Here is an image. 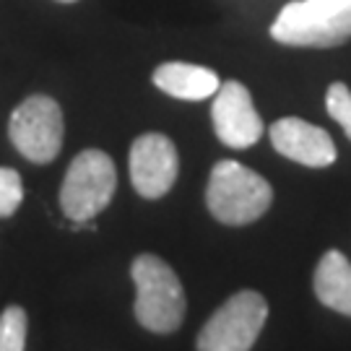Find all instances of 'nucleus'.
Listing matches in <instances>:
<instances>
[{
  "label": "nucleus",
  "instance_id": "nucleus-1",
  "mask_svg": "<svg viewBox=\"0 0 351 351\" xmlns=\"http://www.w3.org/2000/svg\"><path fill=\"white\" fill-rule=\"evenodd\" d=\"M130 276L136 284V320L151 333H175L185 320L188 300L172 265L159 255L143 252L130 265Z\"/></svg>",
  "mask_w": 351,
  "mask_h": 351
},
{
  "label": "nucleus",
  "instance_id": "nucleus-2",
  "mask_svg": "<svg viewBox=\"0 0 351 351\" xmlns=\"http://www.w3.org/2000/svg\"><path fill=\"white\" fill-rule=\"evenodd\" d=\"M271 37L287 47H339L351 39V0H291Z\"/></svg>",
  "mask_w": 351,
  "mask_h": 351
},
{
  "label": "nucleus",
  "instance_id": "nucleus-3",
  "mask_svg": "<svg viewBox=\"0 0 351 351\" xmlns=\"http://www.w3.org/2000/svg\"><path fill=\"white\" fill-rule=\"evenodd\" d=\"M274 190L268 180L252 172L250 167L224 159L211 169L206 206L216 221L229 226L252 224L271 208Z\"/></svg>",
  "mask_w": 351,
  "mask_h": 351
},
{
  "label": "nucleus",
  "instance_id": "nucleus-4",
  "mask_svg": "<svg viewBox=\"0 0 351 351\" xmlns=\"http://www.w3.org/2000/svg\"><path fill=\"white\" fill-rule=\"evenodd\" d=\"M117 190V169L110 154L86 149L75 156L60 188V208L73 224H88L99 216Z\"/></svg>",
  "mask_w": 351,
  "mask_h": 351
},
{
  "label": "nucleus",
  "instance_id": "nucleus-5",
  "mask_svg": "<svg viewBox=\"0 0 351 351\" xmlns=\"http://www.w3.org/2000/svg\"><path fill=\"white\" fill-rule=\"evenodd\" d=\"M8 136L16 151L34 164H47L58 159L63 149L65 123L60 104L47 94L26 97L11 114Z\"/></svg>",
  "mask_w": 351,
  "mask_h": 351
},
{
  "label": "nucleus",
  "instance_id": "nucleus-6",
  "mask_svg": "<svg viewBox=\"0 0 351 351\" xmlns=\"http://www.w3.org/2000/svg\"><path fill=\"white\" fill-rule=\"evenodd\" d=\"M268 317V302L258 291H237L208 317L198 333L201 351H247L255 346Z\"/></svg>",
  "mask_w": 351,
  "mask_h": 351
},
{
  "label": "nucleus",
  "instance_id": "nucleus-7",
  "mask_svg": "<svg viewBox=\"0 0 351 351\" xmlns=\"http://www.w3.org/2000/svg\"><path fill=\"white\" fill-rule=\"evenodd\" d=\"M130 182L138 195L156 201L167 195L180 175L177 146L164 133H143L130 146Z\"/></svg>",
  "mask_w": 351,
  "mask_h": 351
},
{
  "label": "nucleus",
  "instance_id": "nucleus-8",
  "mask_svg": "<svg viewBox=\"0 0 351 351\" xmlns=\"http://www.w3.org/2000/svg\"><path fill=\"white\" fill-rule=\"evenodd\" d=\"M213 128L219 141L229 149H250L263 136V120L252 104L245 84L224 81L213 94Z\"/></svg>",
  "mask_w": 351,
  "mask_h": 351
},
{
  "label": "nucleus",
  "instance_id": "nucleus-9",
  "mask_svg": "<svg viewBox=\"0 0 351 351\" xmlns=\"http://www.w3.org/2000/svg\"><path fill=\"white\" fill-rule=\"evenodd\" d=\"M268 136L281 156L304 164V167H313V169L330 167L339 156L336 143L326 130L302 117H281L271 125Z\"/></svg>",
  "mask_w": 351,
  "mask_h": 351
},
{
  "label": "nucleus",
  "instance_id": "nucleus-10",
  "mask_svg": "<svg viewBox=\"0 0 351 351\" xmlns=\"http://www.w3.org/2000/svg\"><path fill=\"white\" fill-rule=\"evenodd\" d=\"M154 86L162 88L164 94L175 97V99H188V101H201L213 97L221 81L213 73L211 68L203 65H190V63H162L154 75H151Z\"/></svg>",
  "mask_w": 351,
  "mask_h": 351
},
{
  "label": "nucleus",
  "instance_id": "nucleus-11",
  "mask_svg": "<svg viewBox=\"0 0 351 351\" xmlns=\"http://www.w3.org/2000/svg\"><path fill=\"white\" fill-rule=\"evenodd\" d=\"M315 297L326 307L351 317V263L339 250H328L315 268Z\"/></svg>",
  "mask_w": 351,
  "mask_h": 351
},
{
  "label": "nucleus",
  "instance_id": "nucleus-12",
  "mask_svg": "<svg viewBox=\"0 0 351 351\" xmlns=\"http://www.w3.org/2000/svg\"><path fill=\"white\" fill-rule=\"evenodd\" d=\"M26 326L29 317L19 304L5 307L0 315V351H21L26 349Z\"/></svg>",
  "mask_w": 351,
  "mask_h": 351
},
{
  "label": "nucleus",
  "instance_id": "nucleus-13",
  "mask_svg": "<svg viewBox=\"0 0 351 351\" xmlns=\"http://www.w3.org/2000/svg\"><path fill=\"white\" fill-rule=\"evenodd\" d=\"M24 201V182L21 175L11 167H0V219H8L19 211Z\"/></svg>",
  "mask_w": 351,
  "mask_h": 351
},
{
  "label": "nucleus",
  "instance_id": "nucleus-14",
  "mask_svg": "<svg viewBox=\"0 0 351 351\" xmlns=\"http://www.w3.org/2000/svg\"><path fill=\"white\" fill-rule=\"evenodd\" d=\"M326 107H328V114L343 128V133L351 141V88L343 81H336V84L328 86Z\"/></svg>",
  "mask_w": 351,
  "mask_h": 351
},
{
  "label": "nucleus",
  "instance_id": "nucleus-15",
  "mask_svg": "<svg viewBox=\"0 0 351 351\" xmlns=\"http://www.w3.org/2000/svg\"><path fill=\"white\" fill-rule=\"evenodd\" d=\"M58 3H75V0H58Z\"/></svg>",
  "mask_w": 351,
  "mask_h": 351
}]
</instances>
